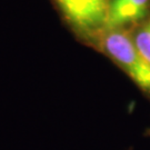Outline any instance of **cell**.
<instances>
[{"instance_id":"obj_1","label":"cell","mask_w":150,"mask_h":150,"mask_svg":"<svg viewBox=\"0 0 150 150\" xmlns=\"http://www.w3.org/2000/svg\"><path fill=\"white\" fill-rule=\"evenodd\" d=\"M101 48L141 90L150 95V61L123 29H111L102 35Z\"/></svg>"},{"instance_id":"obj_2","label":"cell","mask_w":150,"mask_h":150,"mask_svg":"<svg viewBox=\"0 0 150 150\" xmlns=\"http://www.w3.org/2000/svg\"><path fill=\"white\" fill-rule=\"evenodd\" d=\"M64 19L80 36L101 39L106 31L109 0H54Z\"/></svg>"},{"instance_id":"obj_3","label":"cell","mask_w":150,"mask_h":150,"mask_svg":"<svg viewBox=\"0 0 150 150\" xmlns=\"http://www.w3.org/2000/svg\"><path fill=\"white\" fill-rule=\"evenodd\" d=\"M150 0H109L106 31L123 29L140 21L147 15Z\"/></svg>"},{"instance_id":"obj_4","label":"cell","mask_w":150,"mask_h":150,"mask_svg":"<svg viewBox=\"0 0 150 150\" xmlns=\"http://www.w3.org/2000/svg\"><path fill=\"white\" fill-rule=\"evenodd\" d=\"M131 37L140 52L150 61V18L138 28Z\"/></svg>"},{"instance_id":"obj_5","label":"cell","mask_w":150,"mask_h":150,"mask_svg":"<svg viewBox=\"0 0 150 150\" xmlns=\"http://www.w3.org/2000/svg\"><path fill=\"white\" fill-rule=\"evenodd\" d=\"M146 136H147V137H150V128L146 131Z\"/></svg>"}]
</instances>
